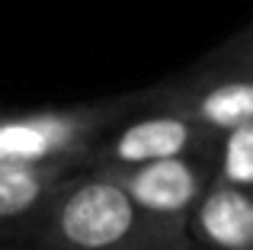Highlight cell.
I'll list each match as a JSON object with an SVG mask.
<instances>
[{"mask_svg":"<svg viewBox=\"0 0 253 250\" xmlns=\"http://www.w3.org/2000/svg\"><path fill=\"white\" fill-rule=\"evenodd\" d=\"M211 55L224 58V61H237V64L253 68V23L247 26V29H241L237 36H231L228 42H224L218 51H211Z\"/></svg>","mask_w":253,"mask_h":250,"instance_id":"obj_9","label":"cell"},{"mask_svg":"<svg viewBox=\"0 0 253 250\" xmlns=\"http://www.w3.org/2000/svg\"><path fill=\"white\" fill-rule=\"evenodd\" d=\"M109 176L131 196V202L141 212L164 225L189 231L192 212L215 183V154L173 157V161H157L131 170H116Z\"/></svg>","mask_w":253,"mask_h":250,"instance_id":"obj_5","label":"cell"},{"mask_svg":"<svg viewBox=\"0 0 253 250\" xmlns=\"http://www.w3.org/2000/svg\"><path fill=\"white\" fill-rule=\"evenodd\" d=\"M141 93L144 106L170 109L218 138L253 125V68L218 55Z\"/></svg>","mask_w":253,"mask_h":250,"instance_id":"obj_3","label":"cell"},{"mask_svg":"<svg viewBox=\"0 0 253 250\" xmlns=\"http://www.w3.org/2000/svg\"><path fill=\"white\" fill-rule=\"evenodd\" d=\"M74 173L71 167H10L0 164V238H16L39 215L48 193Z\"/></svg>","mask_w":253,"mask_h":250,"instance_id":"obj_7","label":"cell"},{"mask_svg":"<svg viewBox=\"0 0 253 250\" xmlns=\"http://www.w3.org/2000/svg\"><path fill=\"white\" fill-rule=\"evenodd\" d=\"M189 231L151 218L103 170H74L48 193L39 215L13 238L16 247L39 250H119L173 247Z\"/></svg>","mask_w":253,"mask_h":250,"instance_id":"obj_1","label":"cell"},{"mask_svg":"<svg viewBox=\"0 0 253 250\" xmlns=\"http://www.w3.org/2000/svg\"><path fill=\"white\" fill-rule=\"evenodd\" d=\"M189 238L202 250H253V193L215 180L189 218Z\"/></svg>","mask_w":253,"mask_h":250,"instance_id":"obj_6","label":"cell"},{"mask_svg":"<svg viewBox=\"0 0 253 250\" xmlns=\"http://www.w3.org/2000/svg\"><path fill=\"white\" fill-rule=\"evenodd\" d=\"M135 109H141V93L74 106L0 109V164L84 170L96 144Z\"/></svg>","mask_w":253,"mask_h":250,"instance_id":"obj_2","label":"cell"},{"mask_svg":"<svg viewBox=\"0 0 253 250\" xmlns=\"http://www.w3.org/2000/svg\"><path fill=\"white\" fill-rule=\"evenodd\" d=\"M215 148H218V135L170 113V109L144 106V93H141V109H135L128 119H122L96 144L86 167L116 173V170H131L157 161H173V157L215 154Z\"/></svg>","mask_w":253,"mask_h":250,"instance_id":"obj_4","label":"cell"},{"mask_svg":"<svg viewBox=\"0 0 253 250\" xmlns=\"http://www.w3.org/2000/svg\"><path fill=\"white\" fill-rule=\"evenodd\" d=\"M215 180L253 193V125H244L218 138Z\"/></svg>","mask_w":253,"mask_h":250,"instance_id":"obj_8","label":"cell"},{"mask_svg":"<svg viewBox=\"0 0 253 250\" xmlns=\"http://www.w3.org/2000/svg\"><path fill=\"white\" fill-rule=\"evenodd\" d=\"M0 250H39V247H16V244H6ZM119 250H202L196 241H186V244H173V247H119Z\"/></svg>","mask_w":253,"mask_h":250,"instance_id":"obj_10","label":"cell"}]
</instances>
